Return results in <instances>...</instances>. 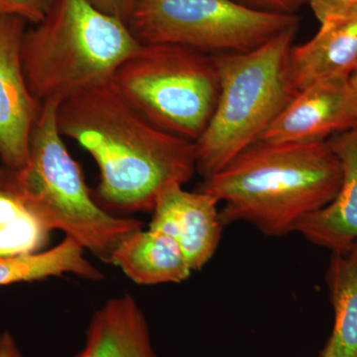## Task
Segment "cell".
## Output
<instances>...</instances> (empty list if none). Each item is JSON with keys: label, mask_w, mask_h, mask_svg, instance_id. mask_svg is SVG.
Segmentation results:
<instances>
[{"label": "cell", "mask_w": 357, "mask_h": 357, "mask_svg": "<svg viewBox=\"0 0 357 357\" xmlns=\"http://www.w3.org/2000/svg\"><path fill=\"white\" fill-rule=\"evenodd\" d=\"M326 283L335 325L321 357H357V241L344 250L333 251Z\"/></svg>", "instance_id": "15"}, {"label": "cell", "mask_w": 357, "mask_h": 357, "mask_svg": "<svg viewBox=\"0 0 357 357\" xmlns=\"http://www.w3.org/2000/svg\"><path fill=\"white\" fill-rule=\"evenodd\" d=\"M128 23L88 0H55L41 22L26 30L21 60L26 83L40 103L109 83L140 47Z\"/></svg>", "instance_id": "4"}, {"label": "cell", "mask_w": 357, "mask_h": 357, "mask_svg": "<svg viewBox=\"0 0 357 357\" xmlns=\"http://www.w3.org/2000/svg\"><path fill=\"white\" fill-rule=\"evenodd\" d=\"M1 169H2V168H0V174H1Z\"/></svg>", "instance_id": "24"}, {"label": "cell", "mask_w": 357, "mask_h": 357, "mask_svg": "<svg viewBox=\"0 0 357 357\" xmlns=\"http://www.w3.org/2000/svg\"><path fill=\"white\" fill-rule=\"evenodd\" d=\"M357 128V88L351 76L312 84L299 91L260 141L311 143ZM258 140V141H259Z\"/></svg>", "instance_id": "9"}, {"label": "cell", "mask_w": 357, "mask_h": 357, "mask_svg": "<svg viewBox=\"0 0 357 357\" xmlns=\"http://www.w3.org/2000/svg\"><path fill=\"white\" fill-rule=\"evenodd\" d=\"M57 121L98 164L96 197L112 210L153 211L166 185H184L197 171L195 143L150 123L112 81L62 100Z\"/></svg>", "instance_id": "1"}, {"label": "cell", "mask_w": 357, "mask_h": 357, "mask_svg": "<svg viewBox=\"0 0 357 357\" xmlns=\"http://www.w3.org/2000/svg\"><path fill=\"white\" fill-rule=\"evenodd\" d=\"M321 24L357 15V0H309Z\"/></svg>", "instance_id": "19"}, {"label": "cell", "mask_w": 357, "mask_h": 357, "mask_svg": "<svg viewBox=\"0 0 357 357\" xmlns=\"http://www.w3.org/2000/svg\"><path fill=\"white\" fill-rule=\"evenodd\" d=\"M342 170L330 139L311 143L257 141L210 177L199 191L225 204L223 225L246 222L283 236L303 218L331 203Z\"/></svg>", "instance_id": "2"}, {"label": "cell", "mask_w": 357, "mask_h": 357, "mask_svg": "<svg viewBox=\"0 0 357 357\" xmlns=\"http://www.w3.org/2000/svg\"><path fill=\"white\" fill-rule=\"evenodd\" d=\"M51 231L16 195L0 187V258L39 252Z\"/></svg>", "instance_id": "17"}, {"label": "cell", "mask_w": 357, "mask_h": 357, "mask_svg": "<svg viewBox=\"0 0 357 357\" xmlns=\"http://www.w3.org/2000/svg\"><path fill=\"white\" fill-rule=\"evenodd\" d=\"M299 26L246 53L215 57L220 95L211 121L195 141L197 172L210 177L255 144L295 93L288 58Z\"/></svg>", "instance_id": "5"}, {"label": "cell", "mask_w": 357, "mask_h": 357, "mask_svg": "<svg viewBox=\"0 0 357 357\" xmlns=\"http://www.w3.org/2000/svg\"><path fill=\"white\" fill-rule=\"evenodd\" d=\"M110 264L139 285L181 283L192 272L175 239L150 229L126 236L115 248Z\"/></svg>", "instance_id": "14"}, {"label": "cell", "mask_w": 357, "mask_h": 357, "mask_svg": "<svg viewBox=\"0 0 357 357\" xmlns=\"http://www.w3.org/2000/svg\"><path fill=\"white\" fill-rule=\"evenodd\" d=\"M330 142L342 165L340 189L331 203L303 218L294 231L338 251L357 241V128L337 134Z\"/></svg>", "instance_id": "11"}, {"label": "cell", "mask_w": 357, "mask_h": 357, "mask_svg": "<svg viewBox=\"0 0 357 357\" xmlns=\"http://www.w3.org/2000/svg\"><path fill=\"white\" fill-rule=\"evenodd\" d=\"M112 83L150 123L192 142L208 126L220 95L215 57L176 44H141Z\"/></svg>", "instance_id": "6"}, {"label": "cell", "mask_w": 357, "mask_h": 357, "mask_svg": "<svg viewBox=\"0 0 357 357\" xmlns=\"http://www.w3.org/2000/svg\"><path fill=\"white\" fill-rule=\"evenodd\" d=\"M351 79L357 88V69L354 70V74L351 75Z\"/></svg>", "instance_id": "23"}, {"label": "cell", "mask_w": 357, "mask_h": 357, "mask_svg": "<svg viewBox=\"0 0 357 357\" xmlns=\"http://www.w3.org/2000/svg\"><path fill=\"white\" fill-rule=\"evenodd\" d=\"M140 44H176L217 57L246 53L300 25L234 0H140L128 23Z\"/></svg>", "instance_id": "7"}, {"label": "cell", "mask_w": 357, "mask_h": 357, "mask_svg": "<svg viewBox=\"0 0 357 357\" xmlns=\"http://www.w3.org/2000/svg\"><path fill=\"white\" fill-rule=\"evenodd\" d=\"M357 69V15L321 24L306 43L292 46L288 76L295 93L332 79L351 77Z\"/></svg>", "instance_id": "12"}, {"label": "cell", "mask_w": 357, "mask_h": 357, "mask_svg": "<svg viewBox=\"0 0 357 357\" xmlns=\"http://www.w3.org/2000/svg\"><path fill=\"white\" fill-rule=\"evenodd\" d=\"M66 274L76 275L91 281L105 278L102 272L84 257L83 246L68 236L48 250L0 258V287Z\"/></svg>", "instance_id": "16"}, {"label": "cell", "mask_w": 357, "mask_h": 357, "mask_svg": "<svg viewBox=\"0 0 357 357\" xmlns=\"http://www.w3.org/2000/svg\"><path fill=\"white\" fill-rule=\"evenodd\" d=\"M55 0H0V16H15L32 24L41 22Z\"/></svg>", "instance_id": "18"}, {"label": "cell", "mask_w": 357, "mask_h": 357, "mask_svg": "<svg viewBox=\"0 0 357 357\" xmlns=\"http://www.w3.org/2000/svg\"><path fill=\"white\" fill-rule=\"evenodd\" d=\"M27 21L0 16V159L6 169L27 162L30 140L42 105L26 83L21 47Z\"/></svg>", "instance_id": "8"}, {"label": "cell", "mask_w": 357, "mask_h": 357, "mask_svg": "<svg viewBox=\"0 0 357 357\" xmlns=\"http://www.w3.org/2000/svg\"><path fill=\"white\" fill-rule=\"evenodd\" d=\"M73 357H158L144 312L130 294L112 298L96 310L84 347Z\"/></svg>", "instance_id": "13"}, {"label": "cell", "mask_w": 357, "mask_h": 357, "mask_svg": "<svg viewBox=\"0 0 357 357\" xmlns=\"http://www.w3.org/2000/svg\"><path fill=\"white\" fill-rule=\"evenodd\" d=\"M60 100L42 103L27 162L20 170L1 169L0 187L18 197L51 230L59 229L91 255L112 263L119 244L143 229L137 218L110 215L96 203L81 167L70 156L58 128Z\"/></svg>", "instance_id": "3"}, {"label": "cell", "mask_w": 357, "mask_h": 357, "mask_svg": "<svg viewBox=\"0 0 357 357\" xmlns=\"http://www.w3.org/2000/svg\"><path fill=\"white\" fill-rule=\"evenodd\" d=\"M218 204L206 192H187L174 183L157 197L149 229L175 239L192 271H198L215 255L222 237Z\"/></svg>", "instance_id": "10"}, {"label": "cell", "mask_w": 357, "mask_h": 357, "mask_svg": "<svg viewBox=\"0 0 357 357\" xmlns=\"http://www.w3.org/2000/svg\"><path fill=\"white\" fill-rule=\"evenodd\" d=\"M98 10L128 23L140 0H88Z\"/></svg>", "instance_id": "21"}, {"label": "cell", "mask_w": 357, "mask_h": 357, "mask_svg": "<svg viewBox=\"0 0 357 357\" xmlns=\"http://www.w3.org/2000/svg\"><path fill=\"white\" fill-rule=\"evenodd\" d=\"M236 3L260 13L297 15L303 6L309 4V0H234Z\"/></svg>", "instance_id": "20"}, {"label": "cell", "mask_w": 357, "mask_h": 357, "mask_svg": "<svg viewBox=\"0 0 357 357\" xmlns=\"http://www.w3.org/2000/svg\"><path fill=\"white\" fill-rule=\"evenodd\" d=\"M0 357H25L11 333H0Z\"/></svg>", "instance_id": "22"}]
</instances>
